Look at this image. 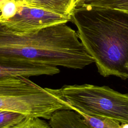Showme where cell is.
<instances>
[{"instance_id": "6da1fadb", "label": "cell", "mask_w": 128, "mask_h": 128, "mask_svg": "<svg viewBox=\"0 0 128 128\" xmlns=\"http://www.w3.org/2000/svg\"><path fill=\"white\" fill-rule=\"evenodd\" d=\"M70 22L104 77L128 78V12L103 7L75 6Z\"/></svg>"}, {"instance_id": "7a4b0ae2", "label": "cell", "mask_w": 128, "mask_h": 128, "mask_svg": "<svg viewBox=\"0 0 128 128\" xmlns=\"http://www.w3.org/2000/svg\"><path fill=\"white\" fill-rule=\"evenodd\" d=\"M66 23L26 34H16L0 22V60L82 69L94 62Z\"/></svg>"}, {"instance_id": "3957f363", "label": "cell", "mask_w": 128, "mask_h": 128, "mask_svg": "<svg viewBox=\"0 0 128 128\" xmlns=\"http://www.w3.org/2000/svg\"><path fill=\"white\" fill-rule=\"evenodd\" d=\"M46 88L77 112L128 123V93L86 84Z\"/></svg>"}, {"instance_id": "277c9868", "label": "cell", "mask_w": 128, "mask_h": 128, "mask_svg": "<svg viewBox=\"0 0 128 128\" xmlns=\"http://www.w3.org/2000/svg\"><path fill=\"white\" fill-rule=\"evenodd\" d=\"M60 110H71L46 88L24 76L0 78V110L50 120Z\"/></svg>"}, {"instance_id": "5b68a950", "label": "cell", "mask_w": 128, "mask_h": 128, "mask_svg": "<svg viewBox=\"0 0 128 128\" xmlns=\"http://www.w3.org/2000/svg\"><path fill=\"white\" fill-rule=\"evenodd\" d=\"M18 12L13 17L0 22L16 34L34 32L70 20V16L25 4H18Z\"/></svg>"}, {"instance_id": "8992f818", "label": "cell", "mask_w": 128, "mask_h": 128, "mask_svg": "<svg viewBox=\"0 0 128 128\" xmlns=\"http://www.w3.org/2000/svg\"><path fill=\"white\" fill-rule=\"evenodd\" d=\"M60 72L57 66L20 61L0 60V78L24 76L29 78L40 76H53Z\"/></svg>"}, {"instance_id": "52a82bcc", "label": "cell", "mask_w": 128, "mask_h": 128, "mask_svg": "<svg viewBox=\"0 0 128 128\" xmlns=\"http://www.w3.org/2000/svg\"><path fill=\"white\" fill-rule=\"evenodd\" d=\"M49 120L50 128H92L80 114L71 110H57Z\"/></svg>"}, {"instance_id": "ba28073f", "label": "cell", "mask_w": 128, "mask_h": 128, "mask_svg": "<svg viewBox=\"0 0 128 128\" xmlns=\"http://www.w3.org/2000/svg\"><path fill=\"white\" fill-rule=\"evenodd\" d=\"M20 4L42 8L66 16H70L76 0H15Z\"/></svg>"}, {"instance_id": "9c48e42d", "label": "cell", "mask_w": 128, "mask_h": 128, "mask_svg": "<svg viewBox=\"0 0 128 128\" xmlns=\"http://www.w3.org/2000/svg\"><path fill=\"white\" fill-rule=\"evenodd\" d=\"M92 6L128 12V0H76L74 7Z\"/></svg>"}, {"instance_id": "30bf717a", "label": "cell", "mask_w": 128, "mask_h": 128, "mask_svg": "<svg viewBox=\"0 0 128 128\" xmlns=\"http://www.w3.org/2000/svg\"><path fill=\"white\" fill-rule=\"evenodd\" d=\"M92 128H121L120 122L112 120L90 116L82 112H77Z\"/></svg>"}, {"instance_id": "8fae6325", "label": "cell", "mask_w": 128, "mask_h": 128, "mask_svg": "<svg viewBox=\"0 0 128 128\" xmlns=\"http://www.w3.org/2000/svg\"><path fill=\"white\" fill-rule=\"evenodd\" d=\"M26 117L20 113L0 110V128L14 126L24 120Z\"/></svg>"}, {"instance_id": "7c38bea8", "label": "cell", "mask_w": 128, "mask_h": 128, "mask_svg": "<svg viewBox=\"0 0 128 128\" xmlns=\"http://www.w3.org/2000/svg\"><path fill=\"white\" fill-rule=\"evenodd\" d=\"M7 128H50L49 123L41 118L26 117L20 123Z\"/></svg>"}, {"instance_id": "4fadbf2b", "label": "cell", "mask_w": 128, "mask_h": 128, "mask_svg": "<svg viewBox=\"0 0 128 128\" xmlns=\"http://www.w3.org/2000/svg\"><path fill=\"white\" fill-rule=\"evenodd\" d=\"M18 8V4L15 0L4 3L0 9V22L13 17L16 14Z\"/></svg>"}, {"instance_id": "5bb4252c", "label": "cell", "mask_w": 128, "mask_h": 128, "mask_svg": "<svg viewBox=\"0 0 128 128\" xmlns=\"http://www.w3.org/2000/svg\"><path fill=\"white\" fill-rule=\"evenodd\" d=\"M11 0H0V9L1 8L2 6H3V4L6 3V2L10 1Z\"/></svg>"}, {"instance_id": "9a60e30c", "label": "cell", "mask_w": 128, "mask_h": 128, "mask_svg": "<svg viewBox=\"0 0 128 128\" xmlns=\"http://www.w3.org/2000/svg\"><path fill=\"white\" fill-rule=\"evenodd\" d=\"M121 128H128V123H121Z\"/></svg>"}, {"instance_id": "2e32d148", "label": "cell", "mask_w": 128, "mask_h": 128, "mask_svg": "<svg viewBox=\"0 0 128 128\" xmlns=\"http://www.w3.org/2000/svg\"><path fill=\"white\" fill-rule=\"evenodd\" d=\"M126 66L127 68L128 69V64H126Z\"/></svg>"}]
</instances>
